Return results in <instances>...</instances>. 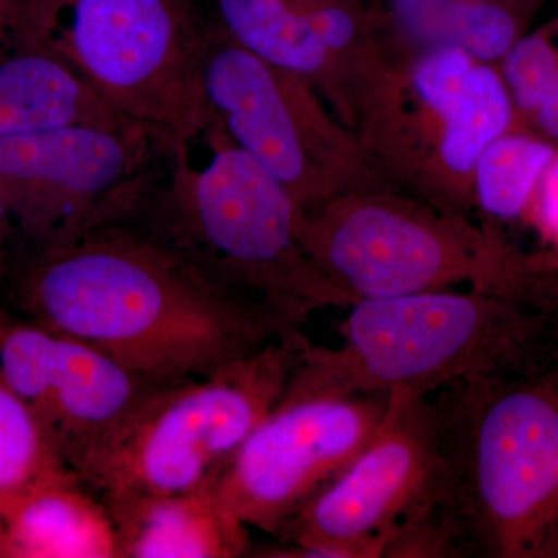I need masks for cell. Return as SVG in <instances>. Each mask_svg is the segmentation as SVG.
<instances>
[{"label":"cell","instance_id":"cell-1","mask_svg":"<svg viewBox=\"0 0 558 558\" xmlns=\"http://www.w3.org/2000/svg\"><path fill=\"white\" fill-rule=\"evenodd\" d=\"M5 306L165 385L211 376L304 326L215 288L120 222L36 247Z\"/></svg>","mask_w":558,"mask_h":558},{"label":"cell","instance_id":"cell-2","mask_svg":"<svg viewBox=\"0 0 558 558\" xmlns=\"http://www.w3.org/2000/svg\"><path fill=\"white\" fill-rule=\"evenodd\" d=\"M300 213L284 186L209 120L167 146L110 222L170 250L215 288L306 325L314 312L354 300L304 248Z\"/></svg>","mask_w":558,"mask_h":558},{"label":"cell","instance_id":"cell-3","mask_svg":"<svg viewBox=\"0 0 558 558\" xmlns=\"http://www.w3.org/2000/svg\"><path fill=\"white\" fill-rule=\"evenodd\" d=\"M429 405L440 505L469 557L558 553V373L469 377L440 388Z\"/></svg>","mask_w":558,"mask_h":558},{"label":"cell","instance_id":"cell-4","mask_svg":"<svg viewBox=\"0 0 558 558\" xmlns=\"http://www.w3.org/2000/svg\"><path fill=\"white\" fill-rule=\"evenodd\" d=\"M523 304L454 289L357 300L337 328L339 347L306 337L290 377L336 395L428 398L469 377L538 371L548 325Z\"/></svg>","mask_w":558,"mask_h":558},{"label":"cell","instance_id":"cell-5","mask_svg":"<svg viewBox=\"0 0 558 558\" xmlns=\"http://www.w3.org/2000/svg\"><path fill=\"white\" fill-rule=\"evenodd\" d=\"M512 121L499 70L449 47L384 50L352 95V130L385 182L473 218L476 161Z\"/></svg>","mask_w":558,"mask_h":558},{"label":"cell","instance_id":"cell-6","mask_svg":"<svg viewBox=\"0 0 558 558\" xmlns=\"http://www.w3.org/2000/svg\"><path fill=\"white\" fill-rule=\"evenodd\" d=\"M299 236L318 269L354 303L458 286L539 303L535 270L497 230L392 186L301 209Z\"/></svg>","mask_w":558,"mask_h":558},{"label":"cell","instance_id":"cell-7","mask_svg":"<svg viewBox=\"0 0 558 558\" xmlns=\"http://www.w3.org/2000/svg\"><path fill=\"white\" fill-rule=\"evenodd\" d=\"M306 337L296 330L211 376L157 389L76 475L101 502L216 486L277 405Z\"/></svg>","mask_w":558,"mask_h":558},{"label":"cell","instance_id":"cell-8","mask_svg":"<svg viewBox=\"0 0 558 558\" xmlns=\"http://www.w3.org/2000/svg\"><path fill=\"white\" fill-rule=\"evenodd\" d=\"M51 50L121 119L171 143L208 126L201 69L211 17L202 0H44Z\"/></svg>","mask_w":558,"mask_h":558},{"label":"cell","instance_id":"cell-9","mask_svg":"<svg viewBox=\"0 0 558 558\" xmlns=\"http://www.w3.org/2000/svg\"><path fill=\"white\" fill-rule=\"evenodd\" d=\"M201 84L209 120L278 180L301 209L391 186L354 130L311 83L238 46L215 22Z\"/></svg>","mask_w":558,"mask_h":558},{"label":"cell","instance_id":"cell-10","mask_svg":"<svg viewBox=\"0 0 558 558\" xmlns=\"http://www.w3.org/2000/svg\"><path fill=\"white\" fill-rule=\"evenodd\" d=\"M442 461L429 399L389 392L376 435L279 531L260 557L379 558L396 529L442 499Z\"/></svg>","mask_w":558,"mask_h":558},{"label":"cell","instance_id":"cell-11","mask_svg":"<svg viewBox=\"0 0 558 558\" xmlns=\"http://www.w3.org/2000/svg\"><path fill=\"white\" fill-rule=\"evenodd\" d=\"M170 143L137 123L0 137V218L36 247L76 240L119 215Z\"/></svg>","mask_w":558,"mask_h":558},{"label":"cell","instance_id":"cell-12","mask_svg":"<svg viewBox=\"0 0 558 558\" xmlns=\"http://www.w3.org/2000/svg\"><path fill=\"white\" fill-rule=\"evenodd\" d=\"M388 405V392L336 395L289 377L277 405L216 483L220 502L245 526L277 538L368 446Z\"/></svg>","mask_w":558,"mask_h":558},{"label":"cell","instance_id":"cell-13","mask_svg":"<svg viewBox=\"0 0 558 558\" xmlns=\"http://www.w3.org/2000/svg\"><path fill=\"white\" fill-rule=\"evenodd\" d=\"M0 368L75 472L161 387L100 349L0 304Z\"/></svg>","mask_w":558,"mask_h":558},{"label":"cell","instance_id":"cell-14","mask_svg":"<svg viewBox=\"0 0 558 558\" xmlns=\"http://www.w3.org/2000/svg\"><path fill=\"white\" fill-rule=\"evenodd\" d=\"M0 558H119L100 498L73 470L0 494Z\"/></svg>","mask_w":558,"mask_h":558},{"label":"cell","instance_id":"cell-15","mask_svg":"<svg viewBox=\"0 0 558 558\" xmlns=\"http://www.w3.org/2000/svg\"><path fill=\"white\" fill-rule=\"evenodd\" d=\"M102 505L119 558H238L252 549L250 527L220 502L216 486Z\"/></svg>","mask_w":558,"mask_h":558},{"label":"cell","instance_id":"cell-16","mask_svg":"<svg viewBox=\"0 0 558 558\" xmlns=\"http://www.w3.org/2000/svg\"><path fill=\"white\" fill-rule=\"evenodd\" d=\"M537 0H376L368 5L388 51L459 49L498 62L523 36Z\"/></svg>","mask_w":558,"mask_h":558},{"label":"cell","instance_id":"cell-17","mask_svg":"<svg viewBox=\"0 0 558 558\" xmlns=\"http://www.w3.org/2000/svg\"><path fill=\"white\" fill-rule=\"evenodd\" d=\"M213 22L238 46L311 83L352 128V81L300 0H213Z\"/></svg>","mask_w":558,"mask_h":558},{"label":"cell","instance_id":"cell-18","mask_svg":"<svg viewBox=\"0 0 558 558\" xmlns=\"http://www.w3.org/2000/svg\"><path fill=\"white\" fill-rule=\"evenodd\" d=\"M124 123L132 121L117 116L57 51L25 53L0 65V137Z\"/></svg>","mask_w":558,"mask_h":558},{"label":"cell","instance_id":"cell-19","mask_svg":"<svg viewBox=\"0 0 558 558\" xmlns=\"http://www.w3.org/2000/svg\"><path fill=\"white\" fill-rule=\"evenodd\" d=\"M556 153L550 143L527 135L506 132L494 140L473 171L476 211L498 220L520 218Z\"/></svg>","mask_w":558,"mask_h":558},{"label":"cell","instance_id":"cell-20","mask_svg":"<svg viewBox=\"0 0 558 558\" xmlns=\"http://www.w3.org/2000/svg\"><path fill=\"white\" fill-rule=\"evenodd\" d=\"M70 470L0 368V494Z\"/></svg>","mask_w":558,"mask_h":558},{"label":"cell","instance_id":"cell-21","mask_svg":"<svg viewBox=\"0 0 558 558\" xmlns=\"http://www.w3.org/2000/svg\"><path fill=\"white\" fill-rule=\"evenodd\" d=\"M502 80L513 106L534 113L558 84V57L542 33L521 36L501 58Z\"/></svg>","mask_w":558,"mask_h":558},{"label":"cell","instance_id":"cell-22","mask_svg":"<svg viewBox=\"0 0 558 558\" xmlns=\"http://www.w3.org/2000/svg\"><path fill=\"white\" fill-rule=\"evenodd\" d=\"M385 558H465L464 538L442 505L429 506L403 521L388 539Z\"/></svg>","mask_w":558,"mask_h":558},{"label":"cell","instance_id":"cell-23","mask_svg":"<svg viewBox=\"0 0 558 558\" xmlns=\"http://www.w3.org/2000/svg\"><path fill=\"white\" fill-rule=\"evenodd\" d=\"M537 216L549 236L558 240V153L537 185Z\"/></svg>","mask_w":558,"mask_h":558},{"label":"cell","instance_id":"cell-24","mask_svg":"<svg viewBox=\"0 0 558 558\" xmlns=\"http://www.w3.org/2000/svg\"><path fill=\"white\" fill-rule=\"evenodd\" d=\"M534 113L537 117L539 128L545 131V134L558 140V84L553 94Z\"/></svg>","mask_w":558,"mask_h":558},{"label":"cell","instance_id":"cell-25","mask_svg":"<svg viewBox=\"0 0 558 558\" xmlns=\"http://www.w3.org/2000/svg\"><path fill=\"white\" fill-rule=\"evenodd\" d=\"M11 7H13L11 0H0V21H2L3 17H5L7 14L10 13Z\"/></svg>","mask_w":558,"mask_h":558}]
</instances>
